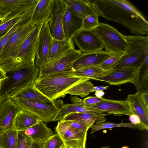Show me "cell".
Segmentation results:
<instances>
[{"label": "cell", "instance_id": "cell-32", "mask_svg": "<svg viewBox=\"0 0 148 148\" xmlns=\"http://www.w3.org/2000/svg\"><path fill=\"white\" fill-rule=\"evenodd\" d=\"M34 6L27 10L23 17L3 36L0 41V53L3 49L14 32L21 26L29 21Z\"/></svg>", "mask_w": 148, "mask_h": 148}, {"label": "cell", "instance_id": "cell-20", "mask_svg": "<svg viewBox=\"0 0 148 148\" xmlns=\"http://www.w3.org/2000/svg\"><path fill=\"white\" fill-rule=\"evenodd\" d=\"M54 0H39L34 7L29 21L35 26L49 20Z\"/></svg>", "mask_w": 148, "mask_h": 148}, {"label": "cell", "instance_id": "cell-5", "mask_svg": "<svg viewBox=\"0 0 148 148\" xmlns=\"http://www.w3.org/2000/svg\"><path fill=\"white\" fill-rule=\"evenodd\" d=\"M40 69H23L9 73L0 90V97L10 98L27 87L34 84Z\"/></svg>", "mask_w": 148, "mask_h": 148}, {"label": "cell", "instance_id": "cell-43", "mask_svg": "<svg viewBox=\"0 0 148 148\" xmlns=\"http://www.w3.org/2000/svg\"><path fill=\"white\" fill-rule=\"evenodd\" d=\"M129 119L131 123L138 127L139 130H147L142 124L140 117L137 115L133 114L129 116Z\"/></svg>", "mask_w": 148, "mask_h": 148}, {"label": "cell", "instance_id": "cell-11", "mask_svg": "<svg viewBox=\"0 0 148 148\" xmlns=\"http://www.w3.org/2000/svg\"><path fill=\"white\" fill-rule=\"evenodd\" d=\"M138 69L126 68L105 71L93 79L106 82L110 85L115 86L128 83L133 84Z\"/></svg>", "mask_w": 148, "mask_h": 148}, {"label": "cell", "instance_id": "cell-38", "mask_svg": "<svg viewBox=\"0 0 148 148\" xmlns=\"http://www.w3.org/2000/svg\"><path fill=\"white\" fill-rule=\"evenodd\" d=\"M59 122L64 126L73 129L87 132L90 127L86 124L77 121H60Z\"/></svg>", "mask_w": 148, "mask_h": 148}, {"label": "cell", "instance_id": "cell-40", "mask_svg": "<svg viewBox=\"0 0 148 148\" xmlns=\"http://www.w3.org/2000/svg\"><path fill=\"white\" fill-rule=\"evenodd\" d=\"M32 142L23 131L18 132L17 148H30Z\"/></svg>", "mask_w": 148, "mask_h": 148}, {"label": "cell", "instance_id": "cell-4", "mask_svg": "<svg viewBox=\"0 0 148 148\" xmlns=\"http://www.w3.org/2000/svg\"><path fill=\"white\" fill-rule=\"evenodd\" d=\"M41 25H36L23 43L15 58L3 70L7 73L35 67L37 44Z\"/></svg>", "mask_w": 148, "mask_h": 148}, {"label": "cell", "instance_id": "cell-2", "mask_svg": "<svg viewBox=\"0 0 148 148\" xmlns=\"http://www.w3.org/2000/svg\"><path fill=\"white\" fill-rule=\"evenodd\" d=\"M90 79L75 75L72 71L53 73L36 79L34 85L39 91L52 101L64 97L65 92L75 85Z\"/></svg>", "mask_w": 148, "mask_h": 148}, {"label": "cell", "instance_id": "cell-21", "mask_svg": "<svg viewBox=\"0 0 148 148\" xmlns=\"http://www.w3.org/2000/svg\"><path fill=\"white\" fill-rule=\"evenodd\" d=\"M125 101L130 104L133 114L140 117L143 125L148 130V108L143 102L140 93L128 95Z\"/></svg>", "mask_w": 148, "mask_h": 148}, {"label": "cell", "instance_id": "cell-30", "mask_svg": "<svg viewBox=\"0 0 148 148\" xmlns=\"http://www.w3.org/2000/svg\"><path fill=\"white\" fill-rule=\"evenodd\" d=\"M18 132L13 127L0 132V148H17Z\"/></svg>", "mask_w": 148, "mask_h": 148}, {"label": "cell", "instance_id": "cell-50", "mask_svg": "<svg viewBox=\"0 0 148 148\" xmlns=\"http://www.w3.org/2000/svg\"><path fill=\"white\" fill-rule=\"evenodd\" d=\"M99 148H111V147L109 146H107L103 147H101Z\"/></svg>", "mask_w": 148, "mask_h": 148}, {"label": "cell", "instance_id": "cell-31", "mask_svg": "<svg viewBox=\"0 0 148 148\" xmlns=\"http://www.w3.org/2000/svg\"><path fill=\"white\" fill-rule=\"evenodd\" d=\"M94 86L89 79L80 82L70 88L65 93L71 95H78L84 97L93 92Z\"/></svg>", "mask_w": 148, "mask_h": 148}, {"label": "cell", "instance_id": "cell-44", "mask_svg": "<svg viewBox=\"0 0 148 148\" xmlns=\"http://www.w3.org/2000/svg\"><path fill=\"white\" fill-rule=\"evenodd\" d=\"M142 99L147 106L148 108V91L140 93Z\"/></svg>", "mask_w": 148, "mask_h": 148}, {"label": "cell", "instance_id": "cell-25", "mask_svg": "<svg viewBox=\"0 0 148 148\" xmlns=\"http://www.w3.org/2000/svg\"><path fill=\"white\" fill-rule=\"evenodd\" d=\"M108 115L106 113L94 114L84 112H73L65 116L63 121H77L85 123L90 128L95 123L104 122L106 120L105 116Z\"/></svg>", "mask_w": 148, "mask_h": 148}, {"label": "cell", "instance_id": "cell-33", "mask_svg": "<svg viewBox=\"0 0 148 148\" xmlns=\"http://www.w3.org/2000/svg\"><path fill=\"white\" fill-rule=\"evenodd\" d=\"M121 127L139 129L137 125L131 123H114L104 122L93 125L90 128V133L92 134L102 130Z\"/></svg>", "mask_w": 148, "mask_h": 148}, {"label": "cell", "instance_id": "cell-12", "mask_svg": "<svg viewBox=\"0 0 148 148\" xmlns=\"http://www.w3.org/2000/svg\"><path fill=\"white\" fill-rule=\"evenodd\" d=\"M53 38L49 29V20L41 25L37 40L35 66L40 69L46 64Z\"/></svg>", "mask_w": 148, "mask_h": 148}, {"label": "cell", "instance_id": "cell-45", "mask_svg": "<svg viewBox=\"0 0 148 148\" xmlns=\"http://www.w3.org/2000/svg\"><path fill=\"white\" fill-rule=\"evenodd\" d=\"M108 87V86H94L93 92L99 91H103L107 89Z\"/></svg>", "mask_w": 148, "mask_h": 148}, {"label": "cell", "instance_id": "cell-49", "mask_svg": "<svg viewBox=\"0 0 148 148\" xmlns=\"http://www.w3.org/2000/svg\"><path fill=\"white\" fill-rule=\"evenodd\" d=\"M6 78L4 79H3L2 80H0V90L1 89V87H2V86L3 85V84L4 82V81Z\"/></svg>", "mask_w": 148, "mask_h": 148}, {"label": "cell", "instance_id": "cell-23", "mask_svg": "<svg viewBox=\"0 0 148 148\" xmlns=\"http://www.w3.org/2000/svg\"><path fill=\"white\" fill-rule=\"evenodd\" d=\"M40 121V118L37 115L21 110L15 115L13 127L18 132L24 131Z\"/></svg>", "mask_w": 148, "mask_h": 148}, {"label": "cell", "instance_id": "cell-46", "mask_svg": "<svg viewBox=\"0 0 148 148\" xmlns=\"http://www.w3.org/2000/svg\"><path fill=\"white\" fill-rule=\"evenodd\" d=\"M42 143L32 142L30 148H43Z\"/></svg>", "mask_w": 148, "mask_h": 148}, {"label": "cell", "instance_id": "cell-18", "mask_svg": "<svg viewBox=\"0 0 148 148\" xmlns=\"http://www.w3.org/2000/svg\"><path fill=\"white\" fill-rule=\"evenodd\" d=\"M83 20L67 6L62 21L63 30L66 38L72 39L74 35L82 28Z\"/></svg>", "mask_w": 148, "mask_h": 148}, {"label": "cell", "instance_id": "cell-6", "mask_svg": "<svg viewBox=\"0 0 148 148\" xmlns=\"http://www.w3.org/2000/svg\"><path fill=\"white\" fill-rule=\"evenodd\" d=\"M93 30L107 52L113 54H123L127 49L128 44L125 36L114 27L101 23Z\"/></svg>", "mask_w": 148, "mask_h": 148}, {"label": "cell", "instance_id": "cell-14", "mask_svg": "<svg viewBox=\"0 0 148 148\" xmlns=\"http://www.w3.org/2000/svg\"><path fill=\"white\" fill-rule=\"evenodd\" d=\"M66 5L62 0H54L49 19V29L53 38L61 40L66 38L63 28V17Z\"/></svg>", "mask_w": 148, "mask_h": 148}, {"label": "cell", "instance_id": "cell-42", "mask_svg": "<svg viewBox=\"0 0 148 148\" xmlns=\"http://www.w3.org/2000/svg\"><path fill=\"white\" fill-rule=\"evenodd\" d=\"M106 99L99 98L96 96H89L82 99L84 106L88 107L106 100Z\"/></svg>", "mask_w": 148, "mask_h": 148}, {"label": "cell", "instance_id": "cell-35", "mask_svg": "<svg viewBox=\"0 0 148 148\" xmlns=\"http://www.w3.org/2000/svg\"><path fill=\"white\" fill-rule=\"evenodd\" d=\"M64 141L57 133H56L42 143L43 148H62Z\"/></svg>", "mask_w": 148, "mask_h": 148}, {"label": "cell", "instance_id": "cell-34", "mask_svg": "<svg viewBox=\"0 0 148 148\" xmlns=\"http://www.w3.org/2000/svg\"><path fill=\"white\" fill-rule=\"evenodd\" d=\"M104 71H105L96 66H90L73 70L72 73L77 76L93 79Z\"/></svg>", "mask_w": 148, "mask_h": 148}, {"label": "cell", "instance_id": "cell-36", "mask_svg": "<svg viewBox=\"0 0 148 148\" xmlns=\"http://www.w3.org/2000/svg\"><path fill=\"white\" fill-rule=\"evenodd\" d=\"M26 12L21 15L16 16L0 24V38L3 37L23 17Z\"/></svg>", "mask_w": 148, "mask_h": 148}, {"label": "cell", "instance_id": "cell-48", "mask_svg": "<svg viewBox=\"0 0 148 148\" xmlns=\"http://www.w3.org/2000/svg\"><path fill=\"white\" fill-rule=\"evenodd\" d=\"M105 94V93L103 91H96L95 92V95L97 97L101 98Z\"/></svg>", "mask_w": 148, "mask_h": 148}, {"label": "cell", "instance_id": "cell-39", "mask_svg": "<svg viewBox=\"0 0 148 148\" xmlns=\"http://www.w3.org/2000/svg\"><path fill=\"white\" fill-rule=\"evenodd\" d=\"M122 54H113L96 67L101 69L103 71L110 70L121 58Z\"/></svg>", "mask_w": 148, "mask_h": 148}, {"label": "cell", "instance_id": "cell-37", "mask_svg": "<svg viewBox=\"0 0 148 148\" xmlns=\"http://www.w3.org/2000/svg\"><path fill=\"white\" fill-rule=\"evenodd\" d=\"M99 15L97 14H94L88 16L83 20L82 29H93L99 25L101 23L98 19Z\"/></svg>", "mask_w": 148, "mask_h": 148}, {"label": "cell", "instance_id": "cell-41", "mask_svg": "<svg viewBox=\"0 0 148 148\" xmlns=\"http://www.w3.org/2000/svg\"><path fill=\"white\" fill-rule=\"evenodd\" d=\"M86 140H73L64 141L62 148H86Z\"/></svg>", "mask_w": 148, "mask_h": 148}, {"label": "cell", "instance_id": "cell-22", "mask_svg": "<svg viewBox=\"0 0 148 148\" xmlns=\"http://www.w3.org/2000/svg\"><path fill=\"white\" fill-rule=\"evenodd\" d=\"M23 132L32 142L42 143L54 134L53 131L47 127V124L42 121Z\"/></svg>", "mask_w": 148, "mask_h": 148}, {"label": "cell", "instance_id": "cell-24", "mask_svg": "<svg viewBox=\"0 0 148 148\" xmlns=\"http://www.w3.org/2000/svg\"><path fill=\"white\" fill-rule=\"evenodd\" d=\"M74 49V42L72 39L65 38L59 40L53 38L47 63L62 55L69 51Z\"/></svg>", "mask_w": 148, "mask_h": 148}, {"label": "cell", "instance_id": "cell-15", "mask_svg": "<svg viewBox=\"0 0 148 148\" xmlns=\"http://www.w3.org/2000/svg\"><path fill=\"white\" fill-rule=\"evenodd\" d=\"M20 110L9 98L0 97V132L13 127L14 117Z\"/></svg>", "mask_w": 148, "mask_h": 148}, {"label": "cell", "instance_id": "cell-17", "mask_svg": "<svg viewBox=\"0 0 148 148\" xmlns=\"http://www.w3.org/2000/svg\"><path fill=\"white\" fill-rule=\"evenodd\" d=\"M103 112L108 114L126 115L133 114L129 103L126 101L107 99L88 107Z\"/></svg>", "mask_w": 148, "mask_h": 148}, {"label": "cell", "instance_id": "cell-27", "mask_svg": "<svg viewBox=\"0 0 148 148\" xmlns=\"http://www.w3.org/2000/svg\"><path fill=\"white\" fill-rule=\"evenodd\" d=\"M55 132L64 141L73 140H86L87 132L65 126L58 122L55 128Z\"/></svg>", "mask_w": 148, "mask_h": 148}, {"label": "cell", "instance_id": "cell-26", "mask_svg": "<svg viewBox=\"0 0 148 148\" xmlns=\"http://www.w3.org/2000/svg\"><path fill=\"white\" fill-rule=\"evenodd\" d=\"M66 6L84 19L86 17L97 14L90 0H62Z\"/></svg>", "mask_w": 148, "mask_h": 148}, {"label": "cell", "instance_id": "cell-13", "mask_svg": "<svg viewBox=\"0 0 148 148\" xmlns=\"http://www.w3.org/2000/svg\"><path fill=\"white\" fill-rule=\"evenodd\" d=\"M72 39L83 53L100 51L104 48L93 29H82L74 35Z\"/></svg>", "mask_w": 148, "mask_h": 148}, {"label": "cell", "instance_id": "cell-7", "mask_svg": "<svg viewBox=\"0 0 148 148\" xmlns=\"http://www.w3.org/2000/svg\"><path fill=\"white\" fill-rule=\"evenodd\" d=\"M36 27L29 21L14 32L0 53L1 69L2 70L14 59L25 40Z\"/></svg>", "mask_w": 148, "mask_h": 148}, {"label": "cell", "instance_id": "cell-29", "mask_svg": "<svg viewBox=\"0 0 148 148\" xmlns=\"http://www.w3.org/2000/svg\"><path fill=\"white\" fill-rule=\"evenodd\" d=\"M13 97L42 103L55 101H51L38 90L34 87V84L23 89Z\"/></svg>", "mask_w": 148, "mask_h": 148}, {"label": "cell", "instance_id": "cell-9", "mask_svg": "<svg viewBox=\"0 0 148 148\" xmlns=\"http://www.w3.org/2000/svg\"><path fill=\"white\" fill-rule=\"evenodd\" d=\"M83 53L79 50L75 49L69 51L40 68L37 79L53 73L73 71L74 63Z\"/></svg>", "mask_w": 148, "mask_h": 148}, {"label": "cell", "instance_id": "cell-1", "mask_svg": "<svg viewBox=\"0 0 148 148\" xmlns=\"http://www.w3.org/2000/svg\"><path fill=\"white\" fill-rule=\"evenodd\" d=\"M90 1L99 16L122 25L129 29L133 34L148 35L147 21L129 1Z\"/></svg>", "mask_w": 148, "mask_h": 148}, {"label": "cell", "instance_id": "cell-28", "mask_svg": "<svg viewBox=\"0 0 148 148\" xmlns=\"http://www.w3.org/2000/svg\"><path fill=\"white\" fill-rule=\"evenodd\" d=\"M133 84L135 86L137 92L141 93L148 91V56L139 68Z\"/></svg>", "mask_w": 148, "mask_h": 148}, {"label": "cell", "instance_id": "cell-3", "mask_svg": "<svg viewBox=\"0 0 148 148\" xmlns=\"http://www.w3.org/2000/svg\"><path fill=\"white\" fill-rule=\"evenodd\" d=\"M125 38L128 47L110 69L139 68L148 56V36L131 35Z\"/></svg>", "mask_w": 148, "mask_h": 148}, {"label": "cell", "instance_id": "cell-47", "mask_svg": "<svg viewBox=\"0 0 148 148\" xmlns=\"http://www.w3.org/2000/svg\"><path fill=\"white\" fill-rule=\"evenodd\" d=\"M7 77V73L0 68V80L3 79Z\"/></svg>", "mask_w": 148, "mask_h": 148}, {"label": "cell", "instance_id": "cell-16", "mask_svg": "<svg viewBox=\"0 0 148 148\" xmlns=\"http://www.w3.org/2000/svg\"><path fill=\"white\" fill-rule=\"evenodd\" d=\"M71 104H66L62 106L52 120V121L62 120L67 115L73 112L88 113L101 114L103 112L84 106L82 100L76 96H71Z\"/></svg>", "mask_w": 148, "mask_h": 148}, {"label": "cell", "instance_id": "cell-8", "mask_svg": "<svg viewBox=\"0 0 148 148\" xmlns=\"http://www.w3.org/2000/svg\"><path fill=\"white\" fill-rule=\"evenodd\" d=\"M9 98L20 110L37 115L45 123L52 121L60 108L56 101L45 103L15 97Z\"/></svg>", "mask_w": 148, "mask_h": 148}, {"label": "cell", "instance_id": "cell-10", "mask_svg": "<svg viewBox=\"0 0 148 148\" xmlns=\"http://www.w3.org/2000/svg\"><path fill=\"white\" fill-rule=\"evenodd\" d=\"M39 0H0V24L21 15L35 6Z\"/></svg>", "mask_w": 148, "mask_h": 148}, {"label": "cell", "instance_id": "cell-19", "mask_svg": "<svg viewBox=\"0 0 148 148\" xmlns=\"http://www.w3.org/2000/svg\"><path fill=\"white\" fill-rule=\"evenodd\" d=\"M113 54L102 50L84 53L74 63L73 71L85 67L97 66Z\"/></svg>", "mask_w": 148, "mask_h": 148}, {"label": "cell", "instance_id": "cell-51", "mask_svg": "<svg viewBox=\"0 0 148 148\" xmlns=\"http://www.w3.org/2000/svg\"><path fill=\"white\" fill-rule=\"evenodd\" d=\"M121 148H130L127 146H124V147H122Z\"/></svg>", "mask_w": 148, "mask_h": 148}]
</instances>
